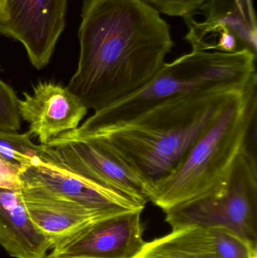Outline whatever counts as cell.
<instances>
[{
	"mask_svg": "<svg viewBox=\"0 0 257 258\" xmlns=\"http://www.w3.org/2000/svg\"><path fill=\"white\" fill-rule=\"evenodd\" d=\"M133 258L219 257L208 229L190 226L145 242L140 252Z\"/></svg>",
	"mask_w": 257,
	"mask_h": 258,
	"instance_id": "14",
	"label": "cell"
},
{
	"mask_svg": "<svg viewBox=\"0 0 257 258\" xmlns=\"http://www.w3.org/2000/svg\"><path fill=\"white\" fill-rule=\"evenodd\" d=\"M208 230L219 258H250L257 252L256 249L230 230L223 228Z\"/></svg>",
	"mask_w": 257,
	"mask_h": 258,
	"instance_id": "16",
	"label": "cell"
},
{
	"mask_svg": "<svg viewBox=\"0 0 257 258\" xmlns=\"http://www.w3.org/2000/svg\"><path fill=\"white\" fill-rule=\"evenodd\" d=\"M208 88L199 80L185 55L164 63L149 83L128 96L95 112L75 130L66 132L49 143L76 139L116 128L149 111L163 101L188 91Z\"/></svg>",
	"mask_w": 257,
	"mask_h": 258,
	"instance_id": "6",
	"label": "cell"
},
{
	"mask_svg": "<svg viewBox=\"0 0 257 258\" xmlns=\"http://www.w3.org/2000/svg\"><path fill=\"white\" fill-rule=\"evenodd\" d=\"M202 13L203 21L185 20V39L194 49L220 50L233 42L241 50L257 53L256 15L252 0H208Z\"/></svg>",
	"mask_w": 257,
	"mask_h": 258,
	"instance_id": "9",
	"label": "cell"
},
{
	"mask_svg": "<svg viewBox=\"0 0 257 258\" xmlns=\"http://www.w3.org/2000/svg\"><path fill=\"white\" fill-rule=\"evenodd\" d=\"M68 0H6L0 34L24 45L35 68L48 64L66 25Z\"/></svg>",
	"mask_w": 257,
	"mask_h": 258,
	"instance_id": "7",
	"label": "cell"
},
{
	"mask_svg": "<svg viewBox=\"0 0 257 258\" xmlns=\"http://www.w3.org/2000/svg\"><path fill=\"white\" fill-rule=\"evenodd\" d=\"M21 178L23 185L48 189L106 216L144 209L124 194L46 159L29 167Z\"/></svg>",
	"mask_w": 257,
	"mask_h": 258,
	"instance_id": "10",
	"label": "cell"
},
{
	"mask_svg": "<svg viewBox=\"0 0 257 258\" xmlns=\"http://www.w3.org/2000/svg\"><path fill=\"white\" fill-rule=\"evenodd\" d=\"M256 113L255 79L226 104L174 172L152 187L150 202L165 212L212 189L249 145Z\"/></svg>",
	"mask_w": 257,
	"mask_h": 258,
	"instance_id": "3",
	"label": "cell"
},
{
	"mask_svg": "<svg viewBox=\"0 0 257 258\" xmlns=\"http://www.w3.org/2000/svg\"><path fill=\"white\" fill-rule=\"evenodd\" d=\"M160 14L180 17L184 20L194 18L202 11L208 0H144Z\"/></svg>",
	"mask_w": 257,
	"mask_h": 258,
	"instance_id": "18",
	"label": "cell"
},
{
	"mask_svg": "<svg viewBox=\"0 0 257 258\" xmlns=\"http://www.w3.org/2000/svg\"><path fill=\"white\" fill-rule=\"evenodd\" d=\"M23 95L18 99L20 117L43 145L78 128L89 110L67 87L52 81L39 82L33 93Z\"/></svg>",
	"mask_w": 257,
	"mask_h": 258,
	"instance_id": "11",
	"label": "cell"
},
{
	"mask_svg": "<svg viewBox=\"0 0 257 258\" xmlns=\"http://www.w3.org/2000/svg\"><path fill=\"white\" fill-rule=\"evenodd\" d=\"M173 230L196 226L230 230L257 250V165L249 145L208 192L164 212Z\"/></svg>",
	"mask_w": 257,
	"mask_h": 258,
	"instance_id": "4",
	"label": "cell"
},
{
	"mask_svg": "<svg viewBox=\"0 0 257 258\" xmlns=\"http://www.w3.org/2000/svg\"><path fill=\"white\" fill-rule=\"evenodd\" d=\"M0 245L15 258H45L54 245L32 221L21 190L0 189Z\"/></svg>",
	"mask_w": 257,
	"mask_h": 258,
	"instance_id": "13",
	"label": "cell"
},
{
	"mask_svg": "<svg viewBox=\"0 0 257 258\" xmlns=\"http://www.w3.org/2000/svg\"><path fill=\"white\" fill-rule=\"evenodd\" d=\"M143 209L128 211L98 220L53 245L57 255L93 258H133L145 244Z\"/></svg>",
	"mask_w": 257,
	"mask_h": 258,
	"instance_id": "8",
	"label": "cell"
},
{
	"mask_svg": "<svg viewBox=\"0 0 257 258\" xmlns=\"http://www.w3.org/2000/svg\"><path fill=\"white\" fill-rule=\"evenodd\" d=\"M250 258H257V252L253 253V254H252L251 256H250Z\"/></svg>",
	"mask_w": 257,
	"mask_h": 258,
	"instance_id": "22",
	"label": "cell"
},
{
	"mask_svg": "<svg viewBox=\"0 0 257 258\" xmlns=\"http://www.w3.org/2000/svg\"><path fill=\"white\" fill-rule=\"evenodd\" d=\"M31 134L0 130V154L27 169L42 160L45 145H36Z\"/></svg>",
	"mask_w": 257,
	"mask_h": 258,
	"instance_id": "15",
	"label": "cell"
},
{
	"mask_svg": "<svg viewBox=\"0 0 257 258\" xmlns=\"http://www.w3.org/2000/svg\"><path fill=\"white\" fill-rule=\"evenodd\" d=\"M42 159L55 162L115 189L145 208L152 188L107 143L98 137L45 145Z\"/></svg>",
	"mask_w": 257,
	"mask_h": 258,
	"instance_id": "5",
	"label": "cell"
},
{
	"mask_svg": "<svg viewBox=\"0 0 257 258\" xmlns=\"http://www.w3.org/2000/svg\"><path fill=\"white\" fill-rule=\"evenodd\" d=\"M21 119L15 90L0 80V130L18 132Z\"/></svg>",
	"mask_w": 257,
	"mask_h": 258,
	"instance_id": "17",
	"label": "cell"
},
{
	"mask_svg": "<svg viewBox=\"0 0 257 258\" xmlns=\"http://www.w3.org/2000/svg\"><path fill=\"white\" fill-rule=\"evenodd\" d=\"M5 4H6V0H0V22L4 18Z\"/></svg>",
	"mask_w": 257,
	"mask_h": 258,
	"instance_id": "20",
	"label": "cell"
},
{
	"mask_svg": "<svg viewBox=\"0 0 257 258\" xmlns=\"http://www.w3.org/2000/svg\"><path fill=\"white\" fill-rule=\"evenodd\" d=\"M26 168L12 162L0 154V189L12 191L22 190L21 174Z\"/></svg>",
	"mask_w": 257,
	"mask_h": 258,
	"instance_id": "19",
	"label": "cell"
},
{
	"mask_svg": "<svg viewBox=\"0 0 257 258\" xmlns=\"http://www.w3.org/2000/svg\"><path fill=\"white\" fill-rule=\"evenodd\" d=\"M21 192L33 224L54 245L95 221L110 217L44 188L24 185Z\"/></svg>",
	"mask_w": 257,
	"mask_h": 258,
	"instance_id": "12",
	"label": "cell"
},
{
	"mask_svg": "<svg viewBox=\"0 0 257 258\" xmlns=\"http://www.w3.org/2000/svg\"><path fill=\"white\" fill-rule=\"evenodd\" d=\"M45 258H93V257H71V256L66 255H57V254H54L52 253L47 255Z\"/></svg>",
	"mask_w": 257,
	"mask_h": 258,
	"instance_id": "21",
	"label": "cell"
},
{
	"mask_svg": "<svg viewBox=\"0 0 257 258\" xmlns=\"http://www.w3.org/2000/svg\"><path fill=\"white\" fill-rule=\"evenodd\" d=\"M244 89L188 91L120 126L81 138L104 140L152 190L156 183L174 172L198 138Z\"/></svg>",
	"mask_w": 257,
	"mask_h": 258,
	"instance_id": "2",
	"label": "cell"
},
{
	"mask_svg": "<svg viewBox=\"0 0 257 258\" xmlns=\"http://www.w3.org/2000/svg\"><path fill=\"white\" fill-rule=\"evenodd\" d=\"M81 18L67 88L95 113L149 83L175 45L168 24L144 0H83Z\"/></svg>",
	"mask_w": 257,
	"mask_h": 258,
	"instance_id": "1",
	"label": "cell"
}]
</instances>
